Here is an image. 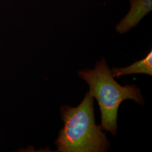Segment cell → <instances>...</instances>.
<instances>
[{"label": "cell", "mask_w": 152, "mask_h": 152, "mask_svg": "<svg viewBox=\"0 0 152 152\" xmlns=\"http://www.w3.org/2000/svg\"><path fill=\"white\" fill-rule=\"evenodd\" d=\"M60 112L64 126L55 141L57 152H107L110 143L102 126L96 125L94 98L88 92L78 107L63 105Z\"/></svg>", "instance_id": "cell-1"}, {"label": "cell", "mask_w": 152, "mask_h": 152, "mask_svg": "<svg viewBox=\"0 0 152 152\" xmlns=\"http://www.w3.org/2000/svg\"><path fill=\"white\" fill-rule=\"evenodd\" d=\"M78 74L88 85V94L98 101L103 130L113 136L118 132L117 120L120 104L126 99H131L142 105L144 104L140 90L135 85H120L114 80L104 59L99 60L94 69L78 71Z\"/></svg>", "instance_id": "cell-2"}, {"label": "cell", "mask_w": 152, "mask_h": 152, "mask_svg": "<svg viewBox=\"0 0 152 152\" xmlns=\"http://www.w3.org/2000/svg\"><path fill=\"white\" fill-rule=\"evenodd\" d=\"M131 8L127 15L116 26L120 33L128 32L134 27L141 19L152 10V0H129Z\"/></svg>", "instance_id": "cell-3"}, {"label": "cell", "mask_w": 152, "mask_h": 152, "mask_svg": "<svg viewBox=\"0 0 152 152\" xmlns=\"http://www.w3.org/2000/svg\"><path fill=\"white\" fill-rule=\"evenodd\" d=\"M113 77L133 74H145L152 75V51H151L143 59L136 61L132 64L121 68H113L111 70Z\"/></svg>", "instance_id": "cell-4"}]
</instances>
